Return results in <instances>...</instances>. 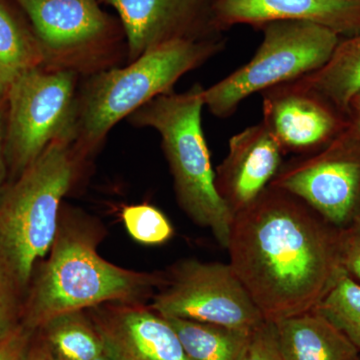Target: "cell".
Returning <instances> with one entry per match:
<instances>
[{
  "label": "cell",
  "instance_id": "obj_1",
  "mask_svg": "<svg viewBox=\"0 0 360 360\" xmlns=\"http://www.w3.org/2000/svg\"><path fill=\"white\" fill-rule=\"evenodd\" d=\"M226 250L265 321L314 310L343 270L338 229L271 186L234 215Z\"/></svg>",
  "mask_w": 360,
  "mask_h": 360
},
{
  "label": "cell",
  "instance_id": "obj_2",
  "mask_svg": "<svg viewBox=\"0 0 360 360\" xmlns=\"http://www.w3.org/2000/svg\"><path fill=\"white\" fill-rule=\"evenodd\" d=\"M103 229L79 212L59 215L56 238L34 272L23 307L22 326L37 331L66 312L104 303L146 304L167 283L165 272L123 269L104 259L97 248Z\"/></svg>",
  "mask_w": 360,
  "mask_h": 360
},
{
  "label": "cell",
  "instance_id": "obj_3",
  "mask_svg": "<svg viewBox=\"0 0 360 360\" xmlns=\"http://www.w3.org/2000/svg\"><path fill=\"white\" fill-rule=\"evenodd\" d=\"M224 49L217 37L170 40L123 68L94 73L77 97L75 150L84 160L110 129L158 96L170 94L179 78Z\"/></svg>",
  "mask_w": 360,
  "mask_h": 360
},
{
  "label": "cell",
  "instance_id": "obj_4",
  "mask_svg": "<svg viewBox=\"0 0 360 360\" xmlns=\"http://www.w3.org/2000/svg\"><path fill=\"white\" fill-rule=\"evenodd\" d=\"M203 92L205 87L196 84L181 94H163L129 118L134 127H150L160 135L180 207L194 224L210 229L226 250L234 214L215 184L202 129Z\"/></svg>",
  "mask_w": 360,
  "mask_h": 360
},
{
  "label": "cell",
  "instance_id": "obj_5",
  "mask_svg": "<svg viewBox=\"0 0 360 360\" xmlns=\"http://www.w3.org/2000/svg\"><path fill=\"white\" fill-rule=\"evenodd\" d=\"M82 160L73 143L56 142L0 191V266L26 293L37 264L51 250L61 200Z\"/></svg>",
  "mask_w": 360,
  "mask_h": 360
},
{
  "label": "cell",
  "instance_id": "obj_6",
  "mask_svg": "<svg viewBox=\"0 0 360 360\" xmlns=\"http://www.w3.org/2000/svg\"><path fill=\"white\" fill-rule=\"evenodd\" d=\"M262 28L264 39L252 58L205 89V105L213 115L229 117L253 94L319 70L340 41V35L333 30L303 21H272Z\"/></svg>",
  "mask_w": 360,
  "mask_h": 360
},
{
  "label": "cell",
  "instance_id": "obj_7",
  "mask_svg": "<svg viewBox=\"0 0 360 360\" xmlns=\"http://www.w3.org/2000/svg\"><path fill=\"white\" fill-rule=\"evenodd\" d=\"M78 73L33 68L8 87L6 155L11 180L56 142L75 144L77 132Z\"/></svg>",
  "mask_w": 360,
  "mask_h": 360
},
{
  "label": "cell",
  "instance_id": "obj_8",
  "mask_svg": "<svg viewBox=\"0 0 360 360\" xmlns=\"http://www.w3.org/2000/svg\"><path fill=\"white\" fill-rule=\"evenodd\" d=\"M148 305L165 319L255 330L264 319L229 264L184 259L167 274V283Z\"/></svg>",
  "mask_w": 360,
  "mask_h": 360
},
{
  "label": "cell",
  "instance_id": "obj_9",
  "mask_svg": "<svg viewBox=\"0 0 360 360\" xmlns=\"http://www.w3.org/2000/svg\"><path fill=\"white\" fill-rule=\"evenodd\" d=\"M269 186L300 198L340 231L360 212V139L348 127L323 148L283 165Z\"/></svg>",
  "mask_w": 360,
  "mask_h": 360
},
{
  "label": "cell",
  "instance_id": "obj_10",
  "mask_svg": "<svg viewBox=\"0 0 360 360\" xmlns=\"http://www.w3.org/2000/svg\"><path fill=\"white\" fill-rule=\"evenodd\" d=\"M32 21L44 68L80 72L103 66L110 23L99 0H15Z\"/></svg>",
  "mask_w": 360,
  "mask_h": 360
},
{
  "label": "cell",
  "instance_id": "obj_11",
  "mask_svg": "<svg viewBox=\"0 0 360 360\" xmlns=\"http://www.w3.org/2000/svg\"><path fill=\"white\" fill-rule=\"evenodd\" d=\"M262 94V122L283 153H314L349 127L345 115L296 82L277 85Z\"/></svg>",
  "mask_w": 360,
  "mask_h": 360
},
{
  "label": "cell",
  "instance_id": "obj_12",
  "mask_svg": "<svg viewBox=\"0 0 360 360\" xmlns=\"http://www.w3.org/2000/svg\"><path fill=\"white\" fill-rule=\"evenodd\" d=\"M87 314L111 360H189L174 328L148 304L104 303Z\"/></svg>",
  "mask_w": 360,
  "mask_h": 360
},
{
  "label": "cell",
  "instance_id": "obj_13",
  "mask_svg": "<svg viewBox=\"0 0 360 360\" xmlns=\"http://www.w3.org/2000/svg\"><path fill=\"white\" fill-rule=\"evenodd\" d=\"M122 20L129 58L134 61L160 45L186 37H210V6L205 0H99ZM212 6V4H210Z\"/></svg>",
  "mask_w": 360,
  "mask_h": 360
},
{
  "label": "cell",
  "instance_id": "obj_14",
  "mask_svg": "<svg viewBox=\"0 0 360 360\" xmlns=\"http://www.w3.org/2000/svg\"><path fill=\"white\" fill-rule=\"evenodd\" d=\"M283 149L264 122L246 127L229 141L215 172V184L234 215L252 205L283 167Z\"/></svg>",
  "mask_w": 360,
  "mask_h": 360
},
{
  "label": "cell",
  "instance_id": "obj_15",
  "mask_svg": "<svg viewBox=\"0 0 360 360\" xmlns=\"http://www.w3.org/2000/svg\"><path fill=\"white\" fill-rule=\"evenodd\" d=\"M279 20L314 23L338 35L355 37L360 34V0H213L210 6L215 32Z\"/></svg>",
  "mask_w": 360,
  "mask_h": 360
},
{
  "label": "cell",
  "instance_id": "obj_16",
  "mask_svg": "<svg viewBox=\"0 0 360 360\" xmlns=\"http://www.w3.org/2000/svg\"><path fill=\"white\" fill-rule=\"evenodd\" d=\"M274 323L284 360H355L360 355L354 343L315 310Z\"/></svg>",
  "mask_w": 360,
  "mask_h": 360
},
{
  "label": "cell",
  "instance_id": "obj_17",
  "mask_svg": "<svg viewBox=\"0 0 360 360\" xmlns=\"http://www.w3.org/2000/svg\"><path fill=\"white\" fill-rule=\"evenodd\" d=\"M295 82L349 117L352 101L360 94V34L340 41L326 65Z\"/></svg>",
  "mask_w": 360,
  "mask_h": 360
},
{
  "label": "cell",
  "instance_id": "obj_18",
  "mask_svg": "<svg viewBox=\"0 0 360 360\" xmlns=\"http://www.w3.org/2000/svg\"><path fill=\"white\" fill-rule=\"evenodd\" d=\"M165 319L179 335L189 360H241L253 331L186 319Z\"/></svg>",
  "mask_w": 360,
  "mask_h": 360
},
{
  "label": "cell",
  "instance_id": "obj_19",
  "mask_svg": "<svg viewBox=\"0 0 360 360\" xmlns=\"http://www.w3.org/2000/svg\"><path fill=\"white\" fill-rule=\"evenodd\" d=\"M37 333L53 360H92L103 354L87 310L54 316Z\"/></svg>",
  "mask_w": 360,
  "mask_h": 360
},
{
  "label": "cell",
  "instance_id": "obj_20",
  "mask_svg": "<svg viewBox=\"0 0 360 360\" xmlns=\"http://www.w3.org/2000/svg\"><path fill=\"white\" fill-rule=\"evenodd\" d=\"M44 65V51L34 33L0 0V94L6 96L16 78Z\"/></svg>",
  "mask_w": 360,
  "mask_h": 360
},
{
  "label": "cell",
  "instance_id": "obj_21",
  "mask_svg": "<svg viewBox=\"0 0 360 360\" xmlns=\"http://www.w3.org/2000/svg\"><path fill=\"white\" fill-rule=\"evenodd\" d=\"M314 310L340 329L360 354V283L342 270Z\"/></svg>",
  "mask_w": 360,
  "mask_h": 360
},
{
  "label": "cell",
  "instance_id": "obj_22",
  "mask_svg": "<svg viewBox=\"0 0 360 360\" xmlns=\"http://www.w3.org/2000/svg\"><path fill=\"white\" fill-rule=\"evenodd\" d=\"M122 220L129 236L142 245H161L174 234V226L165 213L146 203L123 208Z\"/></svg>",
  "mask_w": 360,
  "mask_h": 360
},
{
  "label": "cell",
  "instance_id": "obj_23",
  "mask_svg": "<svg viewBox=\"0 0 360 360\" xmlns=\"http://www.w3.org/2000/svg\"><path fill=\"white\" fill-rule=\"evenodd\" d=\"M25 296L20 284L0 266V342L22 328Z\"/></svg>",
  "mask_w": 360,
  "mask_h": 360
},
{
  "label": "cell",
  "instance_id": "obj_24",
  "mask_svg": "<svg viewBox=\"0 0 360 360\" xmlns=\"http://www.w3.org/2000/svg\"><path fill=\"white\" fill-rule=\"evenodd\" d=\"M338 252L341 269L360 283V212L338 231Z\"/></svg>",
  "mask_w": 360,
  "mask_h": 360
},
{
  "label": "cell",
  "instance_id": "obj_25",
  "mask_svg": "<svg viewBox=\"0 0 360 360\" xmlns=\"http://www.w3.org/2000/svg\"><path fill=\"white\" fill-rule=\"evenodd\" d=\"M241 360H284L274 322L264 321L252 331Z\"/></svg>",
  "mask_w": 360,
  "mask_h": 360
},
{
  "label": "cell",
  "instance_id": "obj_26",
  "mask_svg": "<svg viewBox=\"0 0 360 360\" xmlns=\"http://www.w3.org/2000/svg\"><path fill=\"white\" fill-rule=\"evenodd\" d=\"M35 331L25 326L0 342V360H23Z\"/></svg>",
  "mask_w": 360,
  "mask_h": 360
},
{
  "label": "cell",
  "instance_id": "obj_27",
  "mask_svg": "<svg viewBox=\"0 0 360 360\" xmlns=\"http://www.w3.org/2000/svg\"><path fill=\"white\" fill-rule=\"evenodd\" d=\"M6 99L0 98V191L4 186L7 174L6 155Z\"/></svg>",
  "mask_w": 360,
  "mask_h": 360
},
{
  "label": "cell",
  "instance_id": "obj_28",
  "mask_svg": "<svg viewBox=\"0 0 360 360\" xmlns=\"http://www.w3.org/2000/svg\"><path fill=\"white\" fill-rule=\"evenodd\" d=\"M23 360H53L37 331L32 336V342H30Z\"/></svg>",
  "mask_w": 360,
  "mask_h": 360
},
{
  "label": "cell",
  "instance_id": "obj_29",
  "mask_svg": "<svg viewBox=\"0 0 360 360\" xmlns=\"http://www.w3.org/2000/svg\"><path fill=\"white\" fill-rule=\"evenodd\" d=\"M349 117L350 129L360 139V96L356 97L352 101V106H350Z\"/></svg>",
  "mask_w": 360,
  "mask_h": 360
},
{
  "label": "cell",
  "instance_id": "obj_30",
  "mask_svg": "<svg viewBox=\"0 0 360 360\" xmlns=\"http://www.w3.org/2000/svg\"><path fill=\"white\" fill-rule=\"evenodd\" d=\"M92 360H111L110 357L108 356L105 354H101L99 356H97L96 359Z\"/></svg>",
  "mask_w": 360,
  "mask_h": 360
},
{
  "label": "cell",
  "instance_id": "obj_31",
  "mask_svg": "<svg viewBox=\"0 0 360 360\" xmlns=\"http://www.w3.org/2000/svg\"><path fill=\"white\" fill-rule=\"evenodd\" d=\"M1 97H4V96H2V94H0V98H1Z\"/></svg>",
  "mask_w": 360,
  "mask_h": 360
},
{
  "label": "cell",
  "instance_id": "obj_32",
  "mask_svg": "<svg viewBox=\"0 0 360 360\" xmlns=\"http://www.w3.org/2000/svg\"><path fill=\"white\" fill-rule=\"evenodd\" d=\"M355 360H360V355H359V359H355Z\"/></svg>",
  "mask_w": 360,
  "mask_h": 360
},
{
  "label": "cell",
  "instance_id": "obj_33",
  "mask_svg": "<svg viewBox=\"0 0 360 360\" xmlns=\"http://www.w3.org/2000/svg\"><path fill=\"white\" fill-rule=\"evenodd\" d=\"M359 96H360V94H359ZM359 96H357V97H359Z\"/></svg>",
  "mask_w": 360,
  "mask_h": 360
}]
</instances>
